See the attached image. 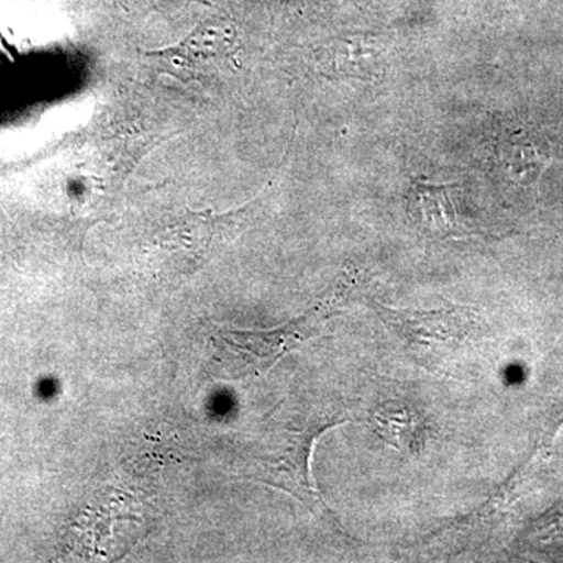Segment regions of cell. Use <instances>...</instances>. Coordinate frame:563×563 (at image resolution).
<instances>
[{
    "mask_svg": "<svg viewBox=\"0 0 563 563\" xmlns=\"http://www.w3.org/2000/svg\"><path fill=\"white\" fill-rule=\"evenodd\" d=\"M376 312L422 366H439L479 332L472 309L396 310L376 302Z\"/></svg>",
    "mask_w": 563,
    "mask_h": 563,
    "instance_id": "cell-1",
    "label": "cell"
},
{
    "mask_svg": "<svg viewBox=\"0 0 563 563\" xmlns=\"http://www.w3.org/2000/svg\"><path fill=\"white\" fill-rule=\"evenodd\" d=\"M407 220L415 231L446 239L461 228L457 187L412 180L404 196Z\"/></svg>",
    "mask_w": 563,
    "mask_h": 563,
    "instance_id": "cell-2",
    "label": "cell"
},
{
    "mask_svg": "<svg viewBox=\"0 0 563 563\" xmlns=\"http://www.w3.org/2000/svg\"><path fill=\"white\" fill-rule=\"evenodd\" d=\"M369 421L374 432L399 453H418L428 439L426 435L428 422L424 420V415L410 404L401 401L379 404L373 410Z\"/></svg>",
    "mask_w": 563,
    "mask_h": 563,
    "instance_id": "cell-3",
    "label": "cell"
},
{
    "mask_svg": "<svg viewBox=\"0 0 563 563\" xmlns=\"http://www.w3.org/2000/svg\"><path fill=\"white\" fill-rule=\"evenodd\" d=\"M388 54L390 51L384 41L350 36L333 44L329 58L331 69L339 76L352 80H374L383 77L387 70Z\"/></svg>",
    "mask_w": 563,
    "mask_h": 563,
    "instance_id": "cell-4",
    "label": "cell"
},
{
    "mask_svg": "<svg viewBox=\"0 0 563 563\" xmlns=\"http://www.w3.org/2000/svg\"><path fill=\"white\" fill-rule=\"evenodd\" d=\"M495 161L504 176L518 184H529L542 174L547 157L520 133H507L496 143Z\"/></svg>",
    "mask_w": 563,
    "mask_h": 563,
    "instance_id": "cell-5",
    "label": "cell"
}]
</instances>
